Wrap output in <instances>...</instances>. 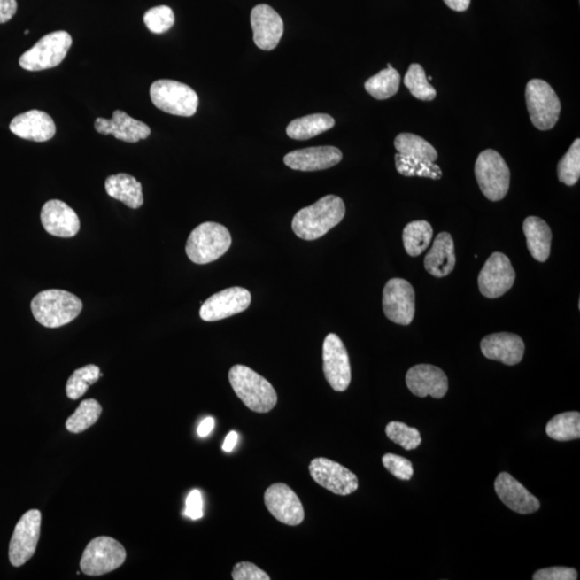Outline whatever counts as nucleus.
Wrapping results in <instances>:
<instances>
[{
  "label": "nucleus",
  "instance_id": "nucleus-1",
  "mask_svg": "<svg viewBox=\"0 0 580 580\" xmlns=\"http://www.w3.org/2000/svg\"><path fill=\"white\" fill-rule=\"evenodd\" d=\"M344 216V201L336 195H328L314 205L298 211L291 227L300 239L313 241L321 238L339 225Z\"/></svg>",
  "mask_w": 580,
  "mask_h": 580
},
{
  "label": "nucleus",
  "instance_id": "nucleus-2",
  "mask_svg": "<svg viewBox=\"0 0 580 580\" xmlns=\"http://www.w3.org/2000/svg\"><path fill=\"white\" fill-rule=\"evenodd\" d=\"M229 382L236 397L256 413H269L277 403L276 391L265 377L251 367L236 365L229 371Z\"/></svg>",
  "mask_w": 580,
  "mask_h": 580
},
{
  "label": "nucleus",
  "instance_id": "nucleus-3",
  "mask_svg": "<svg viewBox=\"0 0 580 580\" xmlns=\"http://www.w3.org/2000/svg\"><path fill=\"white\" fill-rule=\"evenodd\" d=\"M32 312L40 325L58 328L77 319L83 304L72 292L62 290H48L39 292L32 301Z\"/></svg>",
  "mask_w": 580,
  "mask_h": 580
},
{
  "label": "nucleus",
  "instance_id": "nucleus-4",
  "mask_svg": "<svg viewBox=\"0 0 580 580\" xmlns=\"http://www.w3.org/2000/svg\"><path fill=\"white\" fill-rule=\"evenodd\" d=\"M232 244L231 235L225 226L206 221L191 231L186 244V254L197 265H206L220 259Z\"/></svg>",
  "mask_w": 580,
  "mask_h": 580
},
{
  "label": "nucleus",
  "instance_id": "nucleus-5",
  "mask_svg": "<svg viewBox=\"0 0 580 580\" xmlns=\"http://www.w3.org/2000/svg\"><path fill=\"white\" fill-rule=\"evenodd\" d=\"M151 99L155 107L166 113L190 118L198 108V95L184 83L173 80H159L151 85Z\"/></svg>",
  "mask_w": 580,
  "mask_h": 580
},
{
  "label": "nucleus",
  "instance_id": "nucleus-6",
  "mask_svg": "<svg viewBox=\"0 0 580 580\" xmlns=\"http://www.w3.org/2000/svg\"><path fill=\"white\" fill-rule=\"evenodd\" d=\"M72 44V36L64 30L45 35L19 58V66L27 72H43L58 67L66 58Z\"/></svg>",
  "mask_w": 580,
  "mask_h": 580
},
{
  "label": "nucleus",
  "instance_id": "nucleus-7",
  "mask_svg": "<svg viewBox=\"0 0 580 580\" xmlns=\"http://www.w3.org/2000/svg\"><path fill=\"white\" fill-rule=\"evenodd\" d=\"M476 176L479 189L487 199L500 201L507 195L511 173L497 151L486 150L478 155Z\"/></svg>",
  "mask_w": 580,
  "mask_h": 580
},
{
  "label": "nucleus",
  "instance_id": "nucleus-8",
  "mask_svg": "<svg viewBox=\"0 0 580 580\" xmlns=\"http://www.w3.org/2000/svg\"><path fill=\"white\" fill-rule=\"evenodd\" d=\"M126 551L123 545L108 537H99L90 541L81 558V571L89 576L115 571L125 562Z\"/></svg>",
  "mask_w": 580,
  "mask_h": 580
},
{
  "label": "nucleus",
  "instance_id": "nucleus-9",
  "mask_svg": "<svg viewBox=\"0 0 580 580\" xmlns=\"http://www.w3.org/2000/svg\"><path fill=\"white\" fill-rule=\"evenodd\" d=\"M526 100L532 124L539 130L553 128L561 112V104L551 85L539 79L530 81Z\"/></svg>",
  "mask_w": 580,
  "mask_h": 580
},
{
  "label": "nucleus",
  "instance_id": "nucleus-10",
  "mask_svg": "<svg viewBox=\"0 0 580 580\" xmlns=\"http://www.w3.org/2000/svg\"><path fill=\"white\" fill-rule=\"evenodd\" d=\"M42 529V513L32 509L25 513L14 529L9 546V559L15 568L22 567L36 553Z\"/></svg>",
  "mask_w": 580,
  "mask_h": 580
},
{
  "label": "nucleus",
  "instance_id": "nucleus-11",
  "mask_svg": "<svg viewBox=\"0 0 580 580\" xmlns=\"http://www.w3.org/2000/svg\"><path fill=\"white\" fill-rule=\"evenodd\" d=\"M322 361L326 380L332 390L345 391L352 381L350 357L344 343L335 334L326 336L322 345Z\"/></svg>",
  "mask_w": 580,
  "mask_h": 580
},
{
  "label": "nucleus",
  "instance_id": "nucleus-12",
  "mask_svg": "<svg viewBox=\"0 0 580 580\" xmlns=\"http://www.w3.org/2000/svg\"><path fill=\"white\" fill-rule=\"evenodd\" d=\"M383 310L388 320L408 326L415 315V290L407 281L391 279L383 291Z\"/></svg>",
  "mask_w": 580,
  "mask_h": 580
},
{
  "label": "nucleus",
  "instance_id": "nucleus-13",
  "mask_svg": "<svg viewBox=\"0 0 580 580\" xmlns=\"http://www.w3.org/2000/svg\"><path fill=\"white\" fill-rule=\"evenodd\" d=\"M516 279L508 257L502 253H493L479 274L478 286L482 295L489 299H496L512 289Z\"/></svg>",
  "mask_w": 580,
  "mask_h": 580
},
{
  "label": "nucleus",
  "instance_id": "nucleus-14",
  "mask_svg": "<svg viewBox=\"0 0 580 580\" xmlns=\"http://www.w3.org/2000/svg\"><path fill=\"white\" fill-rule=\"evenodd\" d=\"M309 470L312 478L320 486L337 496H348V494L354 493L360 486L354 473L341 466L340 463L327 458L313 459Z\"/></svg>",
  "mask_w": 580,
  "mask_h": 580
},
{
  "label": "nucleus",
  "instance_id": "nucleus-15",
  "mask_svg": "<svg viewBox=\"0 0 580 580\" xmlns=\"http://www.w3.org/2000/svg\"><path fill=\"white\" fill-rule=\"evenodd\" d=\"M265 504L271 515L287 526H299L305 509L299 497L286 483H274L265 492Z\"/></svg>",
  "mask_w": 580,
  "mask_h": 580
},
{
  "label": "nucleus",
  "instance_id": "nucleus-16",
  "mask_svg": "<svg viewBox=\"0 0 580 580\" xmlns=\"http://www.w3.org/2000/svg\"><path fill=\"white\" fill-rule=\"evenodd\" d=\"M251 292L242 287H230L211 296L200 309L201 320L218 321L249 309Z\"/></svg>",
  "mask_w": 580,
  "mask_h": 580
},
{
  "label": "nucleus",
  "instance_id": "nucleus-17",
  "mask_svg": "<svg viewBox=\"0 0 580 580\" xmlns=\"http://www.w3.org/2000/svg\"><path fill=\"white\" fill-rule=\"evenodd\" d=\"M254 43L261 50L271 51L277 47L284 34V22L268 4H259L251 13Z\"/></svg>",
  "mask_w": 580,
  "mask_h": 580
},
{
  "label": "nucleus",
  "instance_id": "nucleus-18",
  "mask_svg": "<svg viewBox=\"0 0 580 580\" xmlns=\"http://www.w3.org/2000/svg\"><path fill=\"white\" fill-rule=\"evenodd\" d=\"M406 385L413 395L442 399L448 391V378L440 367L418 365L407 371Z\"/></svg>",
  "mask_w": 580,
  "mask_h": 580
},
{
  "label": "nucleus",
  "instance_id": "nucleus-19",
  "mask_svg": "<svg viewBox=\"0 0 580 580\" xmlns=\"http://www.w3.org/2000/svg\"><path fill=\"white\" fill-rule=\"evenodd\" d=\"M342 159L341 151L335 146H315L292 151L285 155L284 164L292 170L320 171L334 167Z\"/></svg>",
  "mask_w": 580,
  "mask_h": 580
},
{
  "label": "nucleus",
  "instance_id": "nucleus-20",
  "mask_svg": "<svg viewBox=\"0 0 580 580\" xmlns=\"http://www.w3.org/2000/svg\"><path fill=\"white\" fill-rule=\"evenodd\" d=\"M494 489H496L499 499L509 509L522 514V515L536 513L541 507V503H539L537 498L530 493L521 483L509 476L508 473L499 474L496 483H494Z\"/></svg>",
  "mask_w": 580,
  "mask_h": 580
},
{
  "label": "nucleus",
  "instance_id": "nucleus-21",
  "mask_svg": "<svg viewBox=\"0 0 580 580\" xmlns=\"http://www.w3.org/2000/svg\"><path fill=\"white\" fill-rule=\"evenodd\" d=\"M95 129L97 133L124 141L128 143H137L151 135L148 125L131 118L124 111L115 110L112 119L98 118L95 120Z\"/></svg>",
  "mask_w": 580,
  "mask_h": 580
},
{
  "label": "nucleus",
  "instance_id": "nucleus-22",
  "mask_svg": "<svg viewBox=\"0 0 580 580\" xmlns=\"http://www.w3.org/2000/svg\"><path fill=\"white\" fill-rule=\"evenodd\" d=\"M42 223L48 234L58 238H73L80 230L79 216L60 200H50L44 204Z\"/></svg>",
  "mask_w": 580,
  "mask_h": 580
},
{
  "label": "nucleus",
  "instance_id": "nucleus-23",
  "mask_svg": "<svg viewBox=\"0 0 580 580\" xmlns=\"http://www.w3.org/2000/svg\"><path fill=\"white\" fill-rule=\"evenodd\" d=\"M10 130L19 138L45 143L57 134V125L51 116L43 111L30 110L15 116L10 123Z\"/></svg>",
  "mask_w": 580,
  "mask_h": 580
},
{
  "label": "nucleus",
  "instance_id": "nucleus-24",
  "mask_svg": "<svg viewBox=\"0 0 580 580\" xmlns=\"http://www.w3.org/2000/svg\"><path fill=\"white\" fill-rule=\"evenodd\" d=\"M481 350L488 360L500 361L507 366H515L522 360L526 346L521 336L501 332L483 337Z\"/></svg>",
  "mask_w": 580,
  "mask_h": 580
},
{
  "label": "nucleus",
  "instance_id": "nucleus-25",
  "mask_svg": "<svg viewBox=\"0 0 580 580\" xmlns=\"http://www.w3.org/2000/svg\"><path fill=\"white\" fill-rule=\"evenodd\" d=\"M455 266L456 254L452 236L448 232H441L426 256L425 268L433 276L444 277L451 275Z\"/></svg>",
  "mask_w": 580,
  "mask_h": 580
},
{
  "label": "nucleus",
  "instance_id": "nucleus-26",
  "mask_svg": "<svg viewBox=\"0 0 580 580\" xmlns=\"http://www.w3.org/2000/svg\"><path fill=\"white\" fill-rule=\"evenodd\" d=\"M523 232L530 254L537 261H546L551 255L553 240L552 230L546 221L537 216H529L523 221Z\"/></svg>",
  "mask_w": 580,
  "mask_h": 580
},
{
  "label": "nucleus",
  "instance_id": "nucleus-27",
  "mask_svg": "<svg viewBox=\"0 0 580 580\" xmlns=\"http://www.w3.org/2000/svg\"><path fill=\"white\" fill-rule=\"evenodd\" d=\"M105 191L110 197L129 206L139 209L143 205V184L126 174L111 175L105 180Z\"/></svg>",
  "mask_w": 580,
  "mask_h": 580
},
{
  "label": "nucleus",
  "instance_id": "nucleus-28",
  "mask_svg": "<svg viewBox=\"0 0 580 580\" xmlns=\"http://www.w3.org/2000/svg\"><path fill=\"white\" fill-rule=\"evenodd\" d=\"M336 120L332 116L316 113L296 119L287 126L286 133L294 140H309L325 131L334 128Z\"/></svg>",
  "mask_w": 580,
  "mask_h": 580
},
{
  "label": "nucleus",
  "instance_id": "nucleus-29",
  "mask_svg": "<svg viewBox=\"0 0 580 580\" xmlns=\"http://www.w3.org/2000/svg\"><path fill=\"white\" fill-rule=\"evenodd\" d=\"M401 83V75L388 64L387 68L373 75L365 83V89L372 97L385 100L398 93Z\"/></svg>",
  "mask_w": 580,
  "mask_h": 580
},
{
  "label": "nucleus",
  "instance_id": "nucleus-30",
  "mask_svg": "<svg viewBox=\"0 0 580 580\" xmlns=\"http://www.w3.org/2000/svg\"><path fill=\"white\" fill-rule=\"evenodd\" d=\"M433 236V229L426 220H415L403 230V244L406 253L412 257L420 256L425 251Z\"/></svg>",
  "mask_w": 580,
  "mask_h": 580
},
{
  "label": "nucleus",
  "instance_id": "nucleus-31",
  "mask_svg": "<svg viewBox=\"0 0 580 580\" xmlns=\"http://www.w3.org/2000/svg\"><path fill=\"white\" fill-rule=\"evenodd\" d=\"M546 433L554 441L578 440L580 437V414L578 412L559 414L547 423Z\"/></svg>",
  "mask_w": 580,
  "mask_h": 580
},
{
  "label": "nucleus",
  "instance_id": "nucleus-32",
  "mask_svg": "<svg viewBox=\"0 0 580 580\" xmlns=\"http://www.w3.org/2000/svg\"><path fill=\"white\" fill-rule=\"evenodd\" d=\"M398 173L405 176H421L432 180L442 178V170L433 161L412 158L400 153L395 156Z\"/></svg>",
  "mask_w": 580,
  "mask_h": 580
},
{
  "label": "nucleus",
  "instance_id": "nucleus-33",
  "mask_svg": "<svg viewBox=\"0 0 580 580\" xmlns=\"http://www.w3.org/2000/svg\"><path fill=\"white\" fill-rule=\"evenodd\" d=\"M395 148L398 153L412 158L427 159L433 163L437 159V150L428 141L414 134L403 133L398 135Z\"/></svg>",
  "mask_w": 580,
  "mask_h": 580
},
{
  "label": "nucleus",
  "instance_id": "nucleus-34",
  "mask_svg": "<svg viewBox=\"0 0 580 580\" xmlns=\"http://www.w3.org/2000/svg\"><path fill=\"white\" fill-rule=\"evenodd\" d=\"M103 408L94 399L84 400L77 410L68 418L66 428L72 433H81L95 425L102 415Z\"/></svg>",
  "mask_w": 580,
  "mask_h": 580
},
{
  "label": "nucleus",
  "instance_id": "nucleus-35",
  "mask_svg": "<svg viewBox=\"0 0 580 580\" xmlns=\"http://www.w3.org/2000/svg\"><path fill=\"white\" fill-rule=\"evenodd\" d=\"M102 376L99 367L95 365L85 366L74 371L66 386V392H67L69 399H80L89 391V386L98 382L99 377Z\"/></svg>",
  "mask_w": 580,
  "mask_h": 580
},
{
  "label": "nucleus",
  "instance_id": "nucleus-36",
  "mask_svg": "<svg viewBox=\"0 0 580 580\" xmlns=\"http://www.w3.org/2000/svg\"><path fill=\"white\" fill-rule=\"evenodd\" d=\"M405 85L410 93L423 102H431L437 97V90L427 79L425 70L420 64H412L405 77Z\"/></svg>",
  "mask_w": 580,
  "mask_h": 580
},
{
  "label": "nucleus",
  "instance_id": "nucleus-37",
  "mask_svg": "<svg viewBox=\"0 0 580 580\" xmlns=\"http://www.w3.org/2000/svg\"><path fill=\"white\" fill-rule=\"evenodd\" d=\"M580 176V140L574 141L571 148L558 165V178L561 183L573 186Z\"/></svg>",
  "mask_w": 580,
  "mask_h": 580
},
{
  "label": "nucleus",
  "instance_id": "nucleus-38",
  "mask_svg": "<svg viewBox=\"0 0 580 580\" xmlns=\"http://www.w3.org/2000/svg\"><path fill=\"white\" fill-rule=\"evenodd\" d=\"M386 435L390 440L398 444L406 451L416 450L421 444V436L416 428H411L406 423L391 421L386 427Z\"/></svg>",
  "mask_w": 580,
  "mask_h": 580
},
{
  "label": "nucleus",
  "instance_id": "nucleus-39",
  "mask_svg": "<svg viewBox=\"0 0 580 580\" xmlns=\"http://www.w3.org/2000/svg\"><path fill=\"white\" fill-rule=\"evenodd\" d=\"M174 13L168 6H159L150 9L144 14L143 21L145 27L151 33L164 34L174 27Z\"/></svg>",
  "mask_w": 580,
  "mask_h": 580
},
{
  "label": "nucleus",
  "instance_id": "nucleus-40",
  "mask_svg": "<svg viewBox=\"0 0 580 580\" xmlns=\"http://www.w3.org/2000/svg\"><path fill=\"white\" fill-rule=\"evenodd\" d=\"M382 461L387 470L400 481H410L414 476L413 464L405 457L386 453Z\"/></svg>",
  "mask_w": 580,
  "mask_h": 580
},
{
  "label": "nucleus",
  "instance_id": "nucleus-41",
  "mask_svg": "<svg viewBox=\"0 0 580 580\" xmlns=\"http://www.w3.org/2000/svg\"><path fill=\"white\" fill-rule=\"evenodd\" d=\"M231 575L235 580H270L268 574L254 563L246 561L236 563Z\"/></svg>",
  "mask_w": 580,
  "mask_h": 580
},
{
  "label": "nucleus",
  "instance_id": "nucleus-42",
  "mask_svg": "<svg viewBox=\"0 0 580 580\" xmlns=\"http://www.w3.org/2000/svg\"><path fill=\"white\" fill-rule=\"evenodd\" d=\"M577 578L576 569L563 567L539 569L533 575L534 580H576Z\"/></svg>",
  "mask_w": 580,
  "mask_h": 580
},
{
  "label": "nucleus",
  "instance_id": "nucleus-43",
  "mask_svg": "<svg viewBox=\"0 0 580 580\" xmlns=\"http://www.w3.org/2000/svg\"><path fill=\"white\" fill-rule=\"evenodd\" d=\"M184 515L193 521H198L204 517V499L198 489L191 491L186 499Z\"/></svg>",
  "mask_w": 580,
  "mask_h": 580
},
{
  "label": "nucleus",
  "instance_id": "nucleus-44",
  "mask_svg": "<svg viewBox=\"0 0 580 580\" xmlns=\"http://www.w3.org/2000/svg\"><path fill=\"white\" fill-rule=\"evenodd\" d=\"M17 0H0V24L9 22L17 13Z\"/></svg>",
  "mask_w": 580,
  "mask_h": 580
},
{
  "label": "nucleus",
  "instance_id": "nucleus-45",
  "mask_svg": "<svg viewBox=\"0 0 580 580\" xmlns=\"http://www.w3.org/2000/svg\"><path fill=\"white\" fill-rule=\"evenodd\" d=\"M215 426V421L212 417H206L205 420L201 421L198 427V436L200 437H206L210 435L212 430H213Z\"/></svg>",
  "mask_w": 580,
  "mask_h": 580
},
{
  "label": "nucleus",
  "instance_id": "nucleus-46",
  "mask_svg": "<svg viewBox=\"0 0 580 580\" xmlns=\"http://www.w3.org/2000/svg\"><path fill=\"white\" fill-rule=\"evenodd\" d=\"M447 7L457 12H463L470 7L471 0H444Z\"/></svg>",
  "mask_w": 580,
  "mask_h": 580
},
{
  "label": "nucleus",
  "instance_id": "nucleus-47",
  "mask_svg": "<svg viewBox=\"0 0 580 580\" xmlns=\"http://www.w3.org/2000/svg\"><path fill=\"white\" fill-rule=\"evenodd\" d=\"M239 436L238 433L231 431L228 436L226 437L223 444V451L226 452H231L235 450L236 443H238Z\"/></svg>",
  "mask_w": 580,
  "mask_h": 580
}]
</instances>
